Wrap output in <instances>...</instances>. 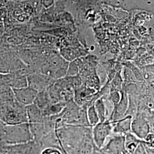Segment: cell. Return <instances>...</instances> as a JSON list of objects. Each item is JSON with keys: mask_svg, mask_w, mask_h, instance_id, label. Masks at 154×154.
Listing matches in <instances>:
<instances>
[{"mask_svg": "<svg viewBox=\"0 0 154 154\" xmlns=\"http://www.w3.org/2000/svg\"><path fill=\"white\" fill-rule=\"evenodd\" d=\"M15 99L27 107L34 103L38 92L35 89L30 87L25 86L21 88L12 89Z\"/></svg>", "mask_w": 154, "mask_h": 154, "instance_id": "obj_7", "label": "cell"}, {"mask_svg": "<svg viewBox=\"0 0 154 154\" xmlns=\"http://www.w3.org/2000/svg\"><path fill=\"white\" fill-rule=\"evenodd\" d=\"M99 151L103 154H128L125 135L112 133Z\"/></svg>", "mask_w": 154, "mask_h": 154, "instance_id": "obj_3", "label": "cell"}, {"mask_svg": "<svg viewBox=\"0 0 154 154\" xmlns=\"http://www.w3.org/2000/svg\"><path fill=\"white\" fill-rule=\"evenodd\" d=\"M112 88L110 90H118L121 91L123 86L124 85V82L123 78L120 73H117L114 79L111 81Z\"/></svg>", "mask_w": 154, "mask_h": 154, "instance_id": "obj_19", "label": "cell"}, {"mask_svg": "<svg viewBox=\"0 0 154 154\" xmlns=\"http://www.w3.org/2000/svg\"><path fill=\"white\" fill-rule=\"evenodd\" d=\"M53 103H54L53 102L47 90L39 92L34 103V104L36 105L42 111Z\"/></svg>", "mask_w": 154, "mask_h": 154, "instance_id": "obj_13", "label": "cell"}, {"mask_svg": "<svg viewBox=\"0 0 154 154\" xmlns=\"http://www.w3.org/2000/svg\"><path fill=\"white\" fill-rule=\"evenodd\" d=\"M28 114V122L30 124L42 123L45 117L42 111L35 105H29L26 107Z\"/></svg>", "mask_w": 154, "mask_h": 154, "instance_id": "obj_12", "label": "cell"}, {"mask_svg": "<svg viewBox=\"0 0 154 154\" xmlns=\"http://www.w3.org/2000/svg\"><path fill=\"white\" fill-rule=\"evenodd\" d=\"M2 139L8 145L27 143L34 140L29 123L14 125H5Z\"/></svg>", "mask_w": 154, "mask_h": 154, "instance_id": "obj_2", "label": "cell"}, {"mask_svg": "<svg viewBox=\"0 0 154 154\" xmlns=\"http://www.w3.org/2000/svg\"><path fill=\"white\" fill-rule=\"evenodd\" d=\"M147 119L151 125L152 131L154 132V110H149L147 112Z\"/></svg>", "mask_w": 154, "mask_h": 154, "instance_id": "obj_22", "label": "cell"}, {"mask_svg": "<svg viewBox=\"0 0 154 154\" xmlns=\"http://www.w3.org/2000/svg\"><path fill=\"white\" fill-rule=\"evenodd\" d=\"M102 154V153H101V152H99V151H97V152H96V153H95V154Z\"/></svg>", "mask_w": 154, "mask_h": 154, "instance_id": "obj_25", "label": "cell"}, {"mask_svg": "<svg viewBox=\"0 0 154 154\" xmlns=\"http://www.w3.org/2000/svg\"><path fill=\"white\" fill-rule=\"evenodd\" d=\"M27 79L28 86L38 93L47 90L54 82L52 78L41 75H30L27 77Z\"/></svg>", "mask_w": 154, "mask_h": 154, "instance_id": "obj_8", "label": "cell"}, {"mask_svg": "<svg viewBox=\"0 0 154 154\" xmlns=\"http://www.w3.org/2000/svg\"><path fill=\"white\" fill-rule=\"evenodd\" d=\"M94 105L99 116L100 122L103 123L107 121L108 120L107 117H109V116L105 99L103 98H99L96 100Z\"/></svg>", "mask_w": 154, "mask_h": 154, "instance_id": "obj_15", "label": "cell"}, {"mask_svg": "<svg viewBox=\"0 0 154 154\" xmlns=\"http://www.w3.org/2000/svg\"><path fill=\"white\" fill-rule=\"evenodd\" d=\"M8 146V144L4 142V140L0 138V152L1 153H5L7 147Z\"/></svg>", "mask_w": 154, "mask_h": 154, "instance_id": "obj_23", "label": "cell"}, {"mask_svg": "<svg viewBox=\"0 0 154 154\" xmlns=\"http://www.w3.org/2000/svg\"><path fill=\"white\" fill-rule=\"evenodd\" d=\"M66 102H57L53 103L42 111L45 116H55L61 113L66 107Z\"/></svg>", "mask_w": 154, "mask_h": 154, "instance_id": "obj_16", "label": "cell"}, {"mask_svg": "<svg viewBox=\"0 0 154 154\" xmlns=\"http://www.w3.org/2000/svg\"><path fill=\"white\" fill-rule=\"evenodd\" d=\"M125 147L128 154H132L137 148L139 144L142 142L131 132H128L125 135Z\"/></svg>", "mask_w": 154, "mask_h": 154, "instance_id": "obj_14", "label": "cell"}, {"mask_svg": "<svg viewBox=\"0 0 154 154\" xmlns=\"http://www.w3.org/2000/svg\"><path fill=\"white\" fill-rule=\"evenodd\" d=\"M151 131L152 128L147 119L146 112L138 113L135 118H133L131 132L139 139L143 140Z\"/></svg>", "mask_w": 154, "mask_h": 154, "instance_id": "obj_5", "label": "cell"}, {"mask_svg": "<svg viewBox=\"0 0 154 154\" xmlns=\"http://www.w3.org/2000/svg\"><path fill=\"white\" fill-rule=\"evenodd\" d=\"M96 91L95 89L88 86L83 87L81 86L74 90V98L78 105H81L88 98L93 97Z\"/></svg>", "mask_w": 154, "mask_h": 154, "instance_id": "obj_11", "label": "cell"}, {"mask_svg": "<svg viewBox=\"0 0 154 154\" xmlns=\"http://www.w3.org/2000/svg\"><path fill=\"white\" fill-rule=\"evenodd\" d=\"M121 91L118 90H110V93L107 99H108L111 102V103L114 109L116 106L119 103L121 99Z\"/></svg>", "mask_w": 154, "mask_h": 154, "instance_id": "obj_18", "label": "cell"}, {"mask_svg": "<svg viewBox=\"0 0 154 154\" xmlns=\"http://www.w3.org/2000/svg\"><path fill=\"white\" fill-rule=\"evenodd\" d=\"M132 119V116L127 115L121 119L113 123V133L125 135L128 132H131Z\"/></svg>", "mask_w": 154, "mask_h": 154, "instance_id": "obj_10", "label": "cell"}, {"mask_svg": "<svg viewBox=\"0 0 154 154\" xmlns=\"http://www.w3.org/2000/svg\"><path fill=\"white\" fill-rule=\"evenodd\" d=\"M86 114L88 123L90 126L94 127L100 123L99 116L94 104L88 106Z\"/></svg>", "mask_w": 154, "mask_h": 154, "instance_id": "obj_17", "label": "cell"}, {"mask_svg": "<svg viewBox=\"0 0 154 154\" xmlns=\"http://www.w3.org/2000/svg\"><path fill=\"white\" fill-rule=\"evenodd\" d=\"M144 145L149 148L154 149V132L151 131L142 140Z\"/></svg>", "mask_w": 154, "mask_h": 154, "instance_id": "obj_20", "label": "cell"}, {"mask_svg": "<svg viewBox=\"0 0 154 154\" xmlns=\"http://www.w3.org/2000/svg\"></svg>", "mask_w": 154, "mask_h": 154, "instance_id": "obj_27", "label": "cell"}, {"mask_svg": "<svg viewBox=\"0 0 154 154\" xmlns=\"http://www.w3.org/2000/svg\"><path fill=\"white\" fill-rule=\"evenodd\" d=\"M44 149L42 143L33 140L27 143L8 145L5 154H41Z\"/></svg>", "mask_w": 154, "mask_h": 154, "instance_id": "obj_6", "label": "cell"}, {"mask_svg": "<svg viewBox=\"0 0 154 154\" xmlns=\"http://www.w3.org/2000/svg\"><path fill=\"white\" fill-rule=\"evenodd\" d=\"M4 127L5 125L0 121V138H2L4 134Z\"/></svg>", "mask_w": 154, "mask_h": 154, "instance_id": "obj_24", "label": "cell"}, {"mask_svg": "<svg viewBox=\"0 0 154 154\" xmlns=\"http://www.w3.org/2000/svg\"><path fill=\"white\" fill-rule=\"evenodd\" d=\"M121 99L113 110L110 121L114 123L126 116L129 107V97L124 91L122 90Z\"/></svg>", "mask_w": 154, "mask_h": 154, "instance_id": "obj_9", "label": "cell"}, {"mask_svg": "<svg viewBox=\"0 0 154 154\" xmlns=\"http://www.w3.org/2000/svg\"><path fill=\"white\" fill-rule=\"evenodd\" d=\"M0 154H5L4 153H1V152H0Z\"/></svg>", "mask_w": 154, "mask_h": 154, "instance_id": "obj_26", "label": "cell"}, {"mask_svg": "<svg viewBox=\"0 0 154 154\" xmlns=\"http://www.w3.org/2000/svg\"><path fill=\"white\" fill-rule=\"evenodd\" d=\"M113 123L107 121L99 123L94 126L92 130V138L98 150L105 144L106 141L113 133Z\"/></svg>", "mask_w": 154, "mask_h": 154, "instance_id": "obj_4", "label": "cell"}, {"mask_svg": "<svg viewBox=\"0 0 154 154\" xmlns=\"http://www.w3.org/2000/svg\"><path fill=\"white\" fill-rule=\"evenodd\" d=\"M63 152L61 149L54 147H48L43 149L41 154H63Z\"/></svg>", "mask_w": 154, "mask_h": 154, "instance_id": "obj_21", "label": "cell"}, {"mask_svg": "<svg viewBox=\"0 0 154 154\" xmlns=\"http://www.w3.org/2000/svg\"><path fill=\"white\" fill-rule=\"evenodd\" d=\"M0 121L4 125L29 123L26 107L16 99L1 102Z\"/></svg>", "mask_w": 154, "mask_h": 154, "instance_id": "obj_1", "label": "cell"}]
</instances>
